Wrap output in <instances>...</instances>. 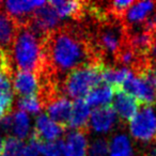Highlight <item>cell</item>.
Returning <instances> with one entry per match:
<instances>
[{"label":"cell","instance_id":"7402d4cb","mask_svg":"<svg viewBox=\"0 0 156 156\" xmlns=\"http://www.w3.org/2000/svg\"><path fill=\"white\" fill-rule=\"evenodd\" d=\"M88 150L91 156H105L109 152V142L106 139H96Z\"/></svg>","mask_w":156,"mask_h":156},{"label":"cell","instance_id":"83f0119b","mask_svg":"<svg viewBox=\"0 0 156 156\" xmlns=\"http://www.w3.org/2000/svg\"><path fill=\"white\" fill-rule=\"evenodd\" d=\"M7 115H10V113H8L7 111H5L2 108H0V121H1V120H2Z\"/></svg>","mask_w":156,"mask_h":156},{"label":"cell","instance_id":"3957f363","mask_svg":"<svg viewBox=\"0 0 156 156\" xmlns=\"http://www.w3.org/2000/svg\"><path fill=\"white\" fill-rule=\"evenodd\" d=\"M105 64L88 65L69 72L61 80V91L66 98L79 100L102 83V71Z\"/></svg>","mask_w":156,"mask_h":156},{"label":"cell","instance_id":"8fae6325","mask_svg":"<svg viewBox=\"0 0 156 156\" xmlns=\"http://www.w3.org/2000/svg\"><path fill=\"white\" fill-rule=\"evenodd\" d=\"M13 90L22 96L37 95L40 92L39 78L30 72L16 71L13 76Z\"/></svg>","mask_w":156,"mask_h":156},{"label":"cell","instance_id":"9a60e30c","mask_svg":"<svg viewBox=\"0 0 156 156\" xmlns=\"http://www.w3.org/2000/svg\"><path fill=\"white\" fill-rule=\"evenodd\" d=\"M90 115V106L86 103V101L83 98L75 100V102L73 103L69 127H73L75 130L88 129V120Z\"/></svg>","mask_w":156,"mask_h":156},{"label":"cell","instance_id":"6da1fadb","mask_svg":"<svg viewBox=\"0 0 156 156\" xmlns=\"http://www.w3.org/2000/svg\"><path fill=\"white\" fill-rule=\"evenodd\" d=\"M42 54L43 64L37 76L60 81L79 67L105 64L94 47L89 28L83 24L69 23L48 32L42 40Z\"/></svg>","mask_w":156,"mask_h":156},{"label":"cell","instance_id":"4fadbf2b","mask_svg":"<svg viewBox=\"0 0 156 156\" xmlns=\"http://www.w3.org/2000/svg\"><path fill=\"white\" fill-rule=\"evenodd\" d=\"M156 2L153 1H135L122 17L125 26L142 24L155 10Z\"/></svg>","mask_w":156,"mask_h":156},{"label":"cell","instance_id":"cb8c5ba5","mask_svg":"<svg viewBox=\"0 0 156 156\" xmlns=\"http://www.w3.org/2000/svg\"><path fill=\"white\" fill-rule=\"evenodd\" d=\"M12 105H13V95L0 92V108L10 113L12 111Z\"/></svg>","mask_w":156,"mask_h":156},{"label":"cell","instance_id":"ac0fdd59","mask_svg":"<svg viewBox=\"0 0 156 156\" xmlns=\"http://www.w3.org/2000/svg\"><path fill=\"white\" fill-rule=\"evenodd\" d=\"M111 156H132L133 149L130 141L125 135H117L109 143Z\"/></svg>","mask_w":156,"mask_h":156},{"label":"cell","instance_id":"2e32d148","mask_svg":"<svg viewBox=\"0 0 156 156\" xmlns=\"http://www.w3.org/2000/svg\"><path fill=\"white\" fill-rule=\"evenodd\" d=\"M113 89L108 85H98L86 95V103L89 106H109L112 100Z\"/></svg>","mask_w":156,"mask_h":156},{"label":"cell","instance_id":"7a4b0ae2","mask_svg":"<svg viewBox=\"0 0 156 156\" xmlns=\"http://www.w3.org/2000/svg\"><path fill=\"white\" fill-rule=\"evenodd\" d=\"M42 40L27 23L18 25L13 47L9 52L12 63L17 71L30 72L35 75L41 72L43 64Z\"/></svg>","mask_w":156,"mask_h":156},{"label":"cell","instance_id":"8992f818","mask_svg":"<svg viewBox=\"0 0 156 156\" xmlns=\"http://www.w3.org/2000/svg\"><path fill=\"white\" fill-rule=\"evenodd\" d=\"M113 92L115 93L113 103L115 111L121 118V120L126 122L132 121L133 118L137 115L140 106L138 100L123 89H115L113 90Z\"/></svg>","mask_w":156,"mask_h":156},{"label":"cell","instance_id":"d4e9b609","mask_svg":"<svg viewBox=\"0 0 156 156\" xmlns=\"http://www.w3.org/2000/svg\"><path fill=\"white\" fill-rule=\"evenodd\" d=\"M12 128H13V119H12V115H7L0 121V132L3 134H11Z\"/></svg>","mask_w":156,"mask_h":156},{"label":"cell","instance_id":"30bf717a","mask_svg":"<svg viewBox=\"0 0 156 156\" xmlns=\"http://www.w3.org/2000/svg\"><path fill=\"white\" fill-rule=\"evenodd\" d=\"M49 5L54 8L60 18H73L79 24L85 20L86 1L54 0V1H49Z\"/></svg>","mask_w":156,"mask_h":156},{"label":"cell","instance_id":"ffe728a7","mask_svg":"<svg viewBox=\"0 0 156 156\" xmlns=\"http://www.w3.org/2000/svg\"><path fill=\"white\" fill-rule=\"evenodd\" d=\"M25 145L26 144L22 139H18L13 136H8L3 140L2 154L9 156H23Z\"/></svg>","mask_w":156,"mask_h":156},{"label":"cell","instance_id":"9c48e42d","mask_svg":"<svg viewBox=\"0 0 156 156\" xmlns=\"http://www.w3.org/2000/svg\"><path fill=\"white\" fill-rule=\"evenodd\" d=\"M64 132V127L52 121L46 113H43L37 118L32 135L41 141H56L59 140Z\"/></svg>","mask_w":156,"mask_h":156},{"label":"cell","instance_id":"5b68a950","mask_svg":"<svg viewBox=\"0 0 156 156\" xmlns=\"http://www.w3.org/2000/svg\"><path fill=\"white\" fill-rule=\"evenodd\" d=\"M59 20L60 17L55 9L49 5V2H46L33 12L27 24L39 37L43 39L48 32L58 27Z\"/></svg>","mask_w":156,"mask_h":156},{"label":"cell","instance_id":"52a82bcc","mask_svg":"<svg viewBox=\"0 0 156 156\" xmlns=\"http://www.w3.org/2000/svg\"><path fill=\"white\" fill-rule=\"evenodd\" d=\"M45 1H5L2 2V7L15 20L17 25L26 24L32 13L37 9L45 5Z\"/></svg>","mask_w":156,"mask_h":156},{"label":"cell","instance_id":"f1b7e54d","mask_svg":"<svg viewBox=\"0 0 156 156\" xmlns=\"http://www.w3.org/2000/svg\"><path fill=\"white\" fill-rule=\"evenodd\" d=\"M2 150H3V139L0 137V154L2 153Z\"/></svg>","mask_w":156,"mask_h":156},{"label":"cell","instance_id":"e0dca14e","mask_svg":"<svg viewBox=\"0 0 156 156\" xmlns=\"http://www.w3.org/2000/svg\"><path fill=\"white\" fill-rule=\"evenodd\" d=\"M12 119H13L12 134H14V137L23 140L28 136L29 130H30V123H29L28 115L24 111L18 110L12 115Z\"/></svg>","mask_w":156,"mask_h":156},{"label":"cell","instance_id":"f546056e","mask_svg":"<svg viewBox=\"0 0 156 156\" xmlns=\"http://www.w3.org/2000/svg\"><path fill=\"white\" fill-rule=\"evenodd\" d=\"M0 156H9V155H5V154H1Z\"/></svg>","mask_w":156,"mask_h":156},{"label":"cell","instance_id":"277c9868","mask_svg":"<svg viewBox=\"0 0 156 156\" xmlns=\"http://www.w3.org/2000/svg\"><path fill=\"white\" fill-rule=\"evenodd\" d=\"M130 134L136 140L156 143V115L151 107H144L137 112L129 124Z\"/></svg>","mask_w":156,"mask_h":156},{"label":"cell","instance_id":"484cf974","mask_svg":"<svg viewBox=\"0 0 156 156\" xmlns=\"http://www.w3.org/2000/svg\"><path fill=\"white\" fill-rule=\"evenodd\" d=\"M7 69H15L12 63L9 52H5L0 49V71Z\"/></svg>","mask_w":156,"mask_h":156},{"label":"cell","instance_id":"5bb4252c","mask_svg":"<svg viewBox=\"0 0 156 156\" xmlns=\"http://www.w3.org/2000/svg\"><path fill=\"white\" fill-rule=\"evenodd\" d=\"M88 129L74 130L64 141V156H86L88 152Z\"/></svg>","mask_w":156,"mask_h":156},{"label":"cell","instance_id":"d6986e66","mask_svg":"<svg viewBox=\"0 0 156 156\" xmlns=\"http://www.w3.org/2000/svg\"><path fill=\"white\" fill-rule=\"evenodd\" d=\"M39 149L40 154L43 156H61L63 154V152H64V141L39 140Z\"/></svg>","mask_w":156,"mask_h":156},{"label":"cell","instance_id":"603a6c76","mask_svg":"<svg viewBox=\"0 0 156 156\" xmlns=\"http://www.w3.org/2000/svg\"><path fill=\"white\" fill-rule=\"evenodd\" d=\"M40 149H39V139L35 138L33 135H31V138L29 142L25 145L23 156H39Z\"/></svg>","mask_w":156,"mask_h":156},{"label":"cell","instance_id":"ba28073f","mask_svg":"<svg viewBox=\"0 0 156 156\" xmlns=\"http://www.w3.org/2000/svg\"><path fill=\"white\" fill-rule=\"evenodd\" d=\"M72 108H73V103L65 96H60V98L49 102L44 107V109L47 112L46 115L52 121L64 127L65 129L69 127Z\"/></svg>","mask_w":156,"mask_h":156},{"label":"cell","instance_id":"44dd1931","mask_svg":"<svg viewBox=\"0 0 156 156\" xmlns=\"http://www.w3.org/2000/svg\"><path fill=\"white\" fill-rule=\"evenodd\" d=\"M17 107L20 111H28L31 113H37L42 108V103L37 95L23 96L17 101Z\"/></svg>","mask_w":156,"mask_h":156},{"label":"cell","instance_id":"7c38bea8","mask_svg":"<svg viewBox=\"0 0 156 156\" xmlns=\"http://www.w3.org/2000/svg\"><path fill=\"white\" fill-rule=\"evenodd\" d=\"M115 111L111 105L98 107L90 115L89 126L98 133H106L115 126Z\"/></svg>","mask_w":156,"mask_h":156},{"label":"cell","instance_id":"4316f807","mask_svg":"<svg viewBox=\"0 0 156 156\" xmlns=\"http://www.w3.org/2000/svg\"><path fill=\"white\" fill-rule=\"evenodd\" d=\"M150 61L153 65L156 66V33L154 34V42H153V46H152L151 52H150Z\"/></svg>","mask_w":156,"mask_h":156}]
</instances>
